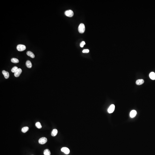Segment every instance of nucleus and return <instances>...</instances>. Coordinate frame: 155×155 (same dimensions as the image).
Here are the masks:
<instances>
[{"mask_svg":"<svg viewBox=\"0 0 155 155\" xmlns=\"http://www.w3.org/2000/svg\"><path fill=\"white\" fill-rule=\"evenodd\" d=\"M53 107L56 112L61 113L63 116H68L70 114V111L66 106L61 102H56L54 104Z\"/></svg>","mask_w":155,"mask_h":155,"instance_id":"nucleus-4","label":"nucleus"},{"mask_svg":"<svg viewBox=\"0 0 155 155\" xmlns=\"http://www.w3.org/2000/svg\"><path fill=\"white\" fill-rule=\"evenodd\" d=\"M130 29L134 33L142 35L147 31L148 27L147 23L142 20H134L129 24Z\"/></svg>","mask_w":155,"mask_h":155,"instance_id":"nucleus-2","label":"nucleus"},{"mask_svg":"<svg viewBox=\"0 0 155 155\" xmlns=\"http://www.w3.org/2000/svg\"><path fill=\"white\" fill-rule=\"evenodd\" d=\"M52 131L56 136H62L64 134V128L61 122L58 121L53 122L52 124Z\"/></svg>","mask_w":155,"mask_h":155,"instance_id":"nucleus-5","label":"nucleus"},{"mask_svg":"<svg viewBox=\"0 0 155 155\" xmlns=\"http://www.w3.org/2000/svg\"><path fill=\"white\" fill-rule=\"evenodd\" d=\"M22 124L28 127H35L38 124L36 118L32 116H24L22 119Z\"/></svg>","mask_w":155,"mask_h":155,"instance_id":"nucleus-7","label":"nucleus"},{"mask_svg":"<svg viewBox=\"0 0 155 155\" xmlns=\"http://www.w3.org/2000/svg\"><path fill=\"white\" fill-rule=\"evenodd\" d=\"M51 98V92L46 89H37L33 93V98L38 102L44 103L48 101Z\"/></svg>","mask_w":155,"mask_h":155,"instance_id":"nucleus-1","label":"nucleus"},{"mask_svg":"<svg viewBox=\"0 0 155 155\" xmlns=\"http://www.w3.org/2000/svg\"><path fill=\"white\" fill-rule=\"evenodd\" d=\"M36 138L35 134L33 133H29L26 134L22 139V143L25 145L29 146L33 143V141Z\"/></svg>","mask_w":155,"mask_h":155,"instance_id":"nucleus-8","label":"nucleus"},{"mask_svg":"<svg viewBox=\"0 0 155 155\" xmlns=\"http://www.w3.org/2000/svg\"><path fill=\"white\" fill-rule=\"evenodd\" d=\"M4 146L8 150L9 155H17L18 153V148L16 144L7 140L4 143Z\"/></svg>","mask_w":155,"mask_h":155,"instance_id":"nucleus-6","label":"nucleus"},{"mask_svg":"<svg viewBox=\"0 0 155 155\" xmlns=\"http://www.w3.org/2000/svg\"><path fill=\"white\" fill-rule=\"evenodd\" d=\"M44 143L45 141L42 137L40 136L36 137V138L33 141V143L28 147L29 153L32 155L37 154L44 145Z\"/></svg>","mask_w":155,"mask_h":155,"instance_id":"nucleus-3","label":"nucleus"}]
</instances>
